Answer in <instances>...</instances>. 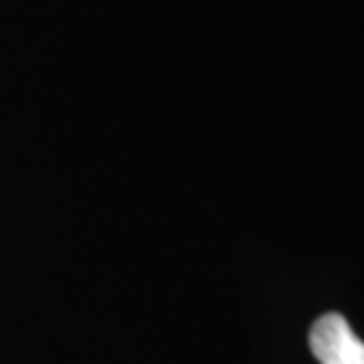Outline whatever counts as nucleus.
Wrapping results in <instances>:
<instances>
[{
    "mask_svg": "<svg viewBox=\"0 0 364 364\" xmlns=\"http://www.w3.org/2000/svg\"><path fill=\"white\" fill-rule=\"evenodd\" d=\"M311 351L321 364H364V343L340 313H326L313 324Z\"/></svg>",
    "mask_w": 364,
    "mask_h": 364,
    "instance_id": "obj_1",
    "label": "nucleus"
}]
</instances>
